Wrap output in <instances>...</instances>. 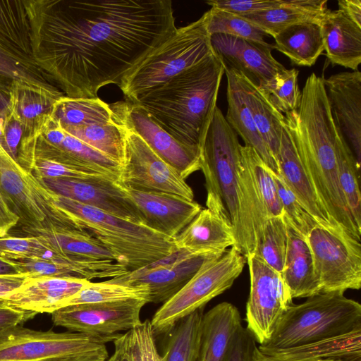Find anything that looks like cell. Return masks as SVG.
<instances>
[{"instance_id": "cell-1", "label": "cell", "mask_w": 361, "mask_h": 361, "mask_svg": "<svg viewBox=\"0 0 361 361\" xmlns=\"http://www.w3.org/2000/svg\"><path fill=\"white\" fill-rule=\"evenodd\" d=\"M36 63L69 97H97L177 30L170 0H25Z\"/></svg>"}, {"instance_id": "cell-2", "label": "cell", "mask_w": 361, "mask_h": 361, "mask_svg": "<svg viewBox=\"0 0 361 361\" xmlns=\"http://www.w3.org/2000/svg\"><path fill=\"white\" fill-rule=\"evenodd\" d=\"M225 65L214 52L130 102L180 142L200 148L213 116Z\"/></svg>"}, {"instance_id": "cell-3", "label": "cell", "mask_w": 361, "mask_h": 361, "mask_svg": "<svg viewBox=\"0 0 361 361\" xmlns=\"http://www.w3.org/2000/svg\"><path fill=\"white\" fill-rule=\"evenodd\" d=\"M298 154L317 195L323 200L341 193L336 157L338 128L332 118L323 78L306 80L295 111L284 114Z\"/></svg>"}, {"instance_id": "cell-4", "label": "cell", "mask_w": 361, "mask_h": 361, "mask_svg": "<svg viewBox=\"0 0 361 361\" xmlns=\"http://www.w3.org/2000/svg\"><path fill=\"white\" fill-rule=\"evenodd\" d=\"M54 203L75 226L99 240L129 271L139 269L176 250L173 239L142 224L112 215L54 193Z\"/></svg>"}, {"instance_id": "cell-5", "label": "cell", "mask_w": 361, "mask_h": 361, "mask_svg": "<svg viewBox=\"0 0 361 361\" xmlns=\"http://www.w3.org/2000/svg\"><path fill=\"white\" fill-rule=\"evenodd\" d=\"M361 327V305L344 292L320 293L290 305L261 352L301 346L339 336Z\"/></svg>"}, {"instance_id": "cell-6", "label": "cell", "mask_w": 361, "mask_h": 361, "mask_svg": "<svg viewBox=\"0 0 361 361\" xmlns=\"http://www.w3.org/2000/svg\"><path fill=\"white\" fill-rule=\"evenodd\" d=\"M214 52L203 14L195 22L177 28L173 35L126 73L118 86L126 100L133 102Z\"/></svg>"}, {"instance_id": "cell-7", "label": "cell", "mask_w": 361, "mask_h": 361, "mask_svg": "<svg viewBox=\"0 0 361 361\" xmlns=\"http://www.w3.org/2000/svg\"><path fill=\"white\" fill-rule=\"evenodd\" d=\"M241 145L216 106L200 146V170L205 179L207 208L235 231L238 224V178Z\"/></svg>"}, {"instance_id": "cell-8", "label": "cell", "mask_w": 361, "mask_h": 361, "mask_svg": "<svg viewBox=\"0 0 361 361\" xmlns=\"http://www.w3.org/2000/svg\"><path fill=\"white\" fill-rule=\"evenodd\" d=\"M238 178V224L235 247L246 258L254 254L266 221L283 216L272 171L252 147H240Z\"/></svg>"}, {"instance_id": "cell-9", "label": "cell", "mask_w": 361, "mask_h": 361, "mask_svg": "<svg viewBox=\"0 0 361 361\" xmlns=\"http://www.w3.org/2000/svg\"><path fill=\"white\" fill-rule=\"evenodd\" d=\"M0 195L18 217V225L30 236L53 230H79L63 210L56 207L54 193L41 179L14 160L1 143Z\"/></svg>"}, {"instance_id": "cell-10", "label": "cell", "mask_w": 361, "mask_h": 361, "mask_svg": "<svg viewBox=\"0 0 361 361\" xmlns=\"http://www.w3.org/2000/svg\"><path fill=\"white\" fill-rule=\"evenodd\" d=\"M246 258L236 247L204 262L189 281L162 304L150 320L154 336L166 334L184 317L229 289L240 276Z\"/></svg>"}, {"instance_id": "cell-11", "label": "cell", "mask_w": 361, "mask_h": 361, "mask_svg": "<svg viewBox=\"0 0 361 361\" xmlns=\"http://www.w3.org/2000/svg\"><path fill=\"white\" fill-rule=\"evenodd\" d=\"M121 334L36 331L16 325L0 331V361H60L106 348Z\"/></svg>"}, {"instance_id": "cell-12", "label": "cell", "mask_w": 361, "mask_h": 361, "mask_svg": "<svg viewBox=\"0 0 361 361\" xmlns=\"http://www.w3.org/2000/svg\"><path fill=\"white\" fill-rule=\"evenodd\" d=\"M322 293L361 287L360 240L336 226L317 224L308 233Z\"/></svg>"}, {"instance_id": "cell-13", "label": "cell", "mask_w": 361, "mask_h": 361, "mask_svg": "<svg viewBox=\"0 0 361 361\" xmlns=\"http://www.w3.org/2000/svg\"><path fill=\"white\" fill-rule=\"evenodd\" d=\"M250 289L246 304V329L259 345L267 343L293 298L281 274L254 254L246 257Z\"/></svg>"}, {"instance_id": "cell-14", "label": "cell", "mask_w": 361, "mask_h": 361, "mask_svg": "<svg viewBox=\"0 0 361 361\" xmlns=\"http://www.w3.org/2000/svg\"><path fill=\"white\" fill-rule=\"evenodd\" d=\"M122 126L125 134L124 154L118 182L129 189L168 193L194 200L193 191L185 180L137 133Z\"/></svg>"}, {"instance_id": "cell-15", "label": "cell", "mask_w": 361, "mask_h": 361, "mask_svg": "<svg viewBox=\"0 0 361 361\" xmlns=\"http://www.w3.org/2000/svg\"><path fill=\"white\" fill-rule=\"evenodd\" d=\"M32 142L34 160L47 159L87 173L119 180L121 164L66 131L51 114L39 123Z\"/></svg>"}, {"instance_id": "cell-16", "label": "cell", "mask_w": 361, "mask_h": 361, "mask_svg": "<svg viewBox=\"0 0 361 361\" xmlns=\"http://www.w3.org/2000/svg\"><path fill=\"white\" fill-rule=\"evenodd\" d=\"M117 121L137 133L185 180L200 170V148L185 145L163 130L141 106L125 100L110 104Z\"/></svg>"}, {"instance_id": "cell-17", "label": "cell", "mask_w": 361, "mask_h": 361, "mask_svg": "<svg viewBox=\"0 0 361 361\" xmlns=\"http://www.w3.org/2000/svg\"><path fill=\"white\" fill-rule=\"evenodd\" d=\"M147 303L145 300L132 299L71 305L51 313V319L55 325L73 332L111 336L139 324L140 311Z\"/></svg>"}, {"instance_id": "cell-18", "label": "cell", "mask_w": 361, "mask_h": 361, "mask_svg": "<svg viewBox=\"0 0 361 361\" xmlns=\"http://www.w3.org/2000/svg\"><path fill=\"white\" fill-rule=\"evenodd\" d=\"M42 180L56 195L132 222L145 224L140 212L118 181L106 177L45 178Z\"/></svg>"}, {"instance_id": "cell-19", "label": "cell", "mask_w": 361, "mask_h": 361, "mask_svg": "<svg viewBox=\"0 0 361 361\" xmlns=\"http://www.w3.org/2000/svg\"><path fill=\"white\" fill-rule=\"evenodd\" d=\"M334 123L361 165V72L336 73L323 78Z\"/></svg>"}, {"instance_id": "cell-20", "label": "cell", "mask_w": 361, "mask_h": 361, "mask_svg": "<svg viewBox=\"0 0 361 361\" xmlns=\"http://www.w3.org/2000/svg\"><path fill=\"white\" fill-rule=\"evenodd\" d=\"M214 52L224 65L240 71L259 87L269 83L286 68L271 54L273 45L230 35L210 36Z\"/></svg>"}, {"instance_id": "cell-21", "label": "cell", "mask_w": 361, "mask_h": 361, "mask_svg": "<svg viewBox=\"0 0 361 361\" xmlns=\"http://www.w3.org/2000/svg\"><path fill=\"white\" fill-rule=\"evenodd\" d=\"M123 188L140 212L145 225L173 239L202 209L195 200L178 195Z\"/></svg>"}, {"instance_id": "cell-22", "label": "cell", "mask_w": 361, "mask_h": 361, "mask_svg": "<svg viewBox=\"0 0 361 361\" xmlns=\"http://www.w3.org/2000/svg\"><path fill=\"white\" fill-rule=\"evenodd\" d=\"M218 254L221 253L194 255L164 267L145 266L106 281L113 283L145 286L149 293V302L164 303L189 281L205 260Z\"/></svg>"}, {"instance_id": "cell-23", "label": "cell", "mask_w": 361, "mask_h": 361, "mask_svg": "<svg viewBox=\"0 0 361 361\" xmlns=\"http://www.w3.org/2000/svg\"><path fill=\"white\" fill-rule=\"evenodd\" d=\"M90 281L75 277H28L4 298L7 305L33 313H53Z\"/></svg>"}, {"instance_id": "cell-24", "label": "cell", "mask_w": 361, "mask_h": 361, "mask_svg": "<svg viewBox=\"0 0 361 361\" xmlns=\"http://www.w3.org/2000/svg\"><path fill=\"white\" fill-rule=\"evenodd\" d=\"M320 27L329 61L357 71L361 63V27L338 9L329 10Z\"/></svg>"}, {"instance_id": "cell-25", "label": "cell", "mask_w": 361, "mask_h": 361, "mask_svg": "<svg viewBox=\"0 0 361 361\" xmlns=\"http://www.w3.org/2000/svg\"><path fill=\"white\" fill-rule=\"evenodd\" d=\"M173 243L177 249L209 255L226 252L235 246V239L232 226L206 208L173 238Z\"/></svg>"}, {"instance_id": "cell-26", "label": "cell", "mask_w": 361, "mask_h": 361, "mask_svg": "<svg viewBox=\"0 0 361 361\" xmlns=\"http://www.w3.org/2000/svg\"><path fill=\"white\" fill-rule=\"evenodd\" d=\"M277 163L279 175L317 223L326 226H336L332 223L319 202L285 123L277 155Z\"/></svg>"}, {"instance_id": "cell-27", "label": "cell", "mask_w": 361, "mask_h": 361, "mask_svg": "<svg viewBox=\"0 0 361 361\" xmlns=\"http://www.w3.org/2000/svg\"><path fill=\"white\" fill-rule=\"evenodd\" d=\"M288 233L282 277L292 298H309L322 293L307 238L283 217Z\"/></svg>"}, {"instance_id": "cell-28", "label": "cell", "mask_w": 361, "mask_h": 361, "mask_svg": "<svg viewBox=\"0 0 361 361\" xmlns=\"http://www.w3.org/2000/svg\"><path fill=\"white\" fill-rule=\"evenodd\" d=\"M10 260L20 274L29 277H75L90 281L94 279H111L129 271L125 266L111 260L85 258L68 261L38 259Z\"/></svg>"}, {"instance_id": "cell-29", "label": "cell", "mask_w": 361, "mask_h": 361, "mask_svg": "<svg viewBox=\"0 0 361 361\" xmlns=\"http://www.w3.org/2000/svg\"><path fill=\"white\" fill-rule=\"evenodd\" d=\"M240 326V312L228 302L219 303L204 314L197 361H224Z\"/></svg>"}, {"instance_id": "cell-30", "label": "cell", "mask_w": 361, "mask_h": 361, "mask_svg": "<svg viewBox=\"0 0 361 361\" xmlns=\"http://www.w3.org/2000/svg\"><path fill=\"white\" fill-rule=\"evenodd\" d=\"M227 78L228 110L226 120L243 140L245 146L254 149L265 164L279 175L278 164L255 124L235 70L225 66Z\"/></svg>"}, {"instance_id": "cell-31", "label": "cell", "mask_w": 361, "mask_h": 361, "mask_svg": "<svg viewBox=\"0 0 361 361\" xmlns=\"http://www.w3.org/2000/svg\"><path fill=\"white\" fill-rule=\"evenodd\" d=\"M64 95L60 90H50L21 80H13L11 111L24 127L23 148L30 143L38 124L51 114L54 104Z\"/></svg>"}, {"instance_id": "cell-32", "label": "cell", "mask_w": 361, "mask_h": 361, "mask_svg": "<svg viewBox=\"0 0 361 361\" xmlns=\"http://www.w3.org/2000/svg\"><path fill=\"white\" fill-rule=\"evenodd\" d=\"M326 0H283L276 8L242 16L273 37L294 24L315 22L320 24L329 10Z\"/></svg>"}, {"instance_id": "cell-33", "label": "cell", "mask_w": 361, "mask_h": 361, "mask_svg": "<svg viewBox=\"0 0 361 361\" xmlns=\"http://www.w3.org/2000/svg\"><path fill=\"white\" fill-rule=\"evenodd\" d=\"M235 70L257 129L277 162L284 115L271 104L257 84L240 71Z\"/></svg>"}, {"instance_id": "cell-34", "label": "cell", "mask_w": 361, "mask_h": 361, "mask_svg": "<svg viewBox=\"0 0 361 361\" xmlns=\"http://www.w3.org/2000/svg\"><path fill=\"white\" fill-rule=\"evenodd\" d=\"M262 353L288 360L339 359L344 361H361V327L339 336L310 344Z\"/></svg>"}, {"instance_id": "cell-35", "label": "cell", "mask_w": 361, "mask_h": 361, "mask_svg": "<svg viewBox=\"0 0 361 361\" xmlns=\"http://www.w3.org/2000/svg\"><path fill=\"white\" fill-rule=\"evenodd\" d=\"M276 49L297 66H313L324 51L320 24L305 22L292 25L274 37Z\"/></svg>"}, {"instance_id": "cell-36", "label": "cell", "mask_w": 361, "mask_h": 361, "mask_svg": "<svg viewBox=\"0 0 361 361\" xmlns=\"http://www.w3.org/2000/svg\"><path fill=\"white\" fill-rule=\"evenodd\" d=\"M0 75L50 90H60L35 62L32 50L10 38L0 28Z\"/></svg>"}, {"instance_id": "cell-37", "label": "cell", "mask_w": 361, "mask_h": 361, "mask_svg": "<svg viewBox=\"0 0 361 361\" xmlns=\"http://www.w3.org/2000/svg\"><path fill=\"white\" fill-rule=\"evenodd\" d=\"M51 116L62 126H85L114 121L110 104L98 97L75 98L64 95L54 104Z\"/></svg>"}, {"instance_id": "cell-38", "label": "cell", "mask_w": 361, "mask_h": 361, "mask_svg": "<svg viewBox=\"0 0 361 361\" xmlns=\"http://www.w3.org/2000/svg\"><path fill=\"white\" fill-rule=\"evenodd\" d=\"M37 237L53 250L68 256L118 262L114 253L85 231L53 230Z\"/></svg>"}, {"instance_id": "cell-39", "label": "cell", "mask_w": 361, "mask_h": 361, "mask_svg": "<svg viewBox=\"0 0 361 361\" xmlns=\"http://www.w3.org/2000/svg\"><path fill=\"white\" fill-rule=\"evenodd\" d=\"M204 308L184 317L166 334L163 361H197Z\"/></svg>"}, {"instance_id": "cell-40", "label": "cell", "mask_w": 361, "mask_h": 361, "mask_svg": "<svg viewBox=\"0 0 361 361\" xmlns=\"http://www.w3.org/2000/svg\"><path fill=\"white\" fill-rule=\"evenodd\" d=\"M336 157L341 189L354 222L361 231L360 168L338 129L336 137Z\"/></svg>"}, {"instance_id": "cell-41", "label": "cell", "mask_w": 361, "mask_h": 361, "mask_svg": "<svg viewBox=\"0 0 361 361\" xmlns=\"http://www.w3.org/2000/svg\"><path fill=\"white\" fill-rule=\"evenodd\" d=\"M61 126L90 147L119 164H122L125 134L123 127L117 121L115 116L114 122L106 124Z\"/></svg>"}, {"instance_id": "cell-42", "label": "cell", "mask_w": 361, "mask_h": 361, "mask_svg": "<svg viewBox=\"0 0 361 361\" xmlns=\"http://www.w3.org/2000/svg\"><path fill=\"white\" fill-rule=\"evenodd\" d=\"M132 299L145 300L149 302V293L145 286H135L90 281L79 292L67 300L62 307L84 304L111 302ZM61 307V308H62Z\"/></svg>"}, {"instance_id": "cell-43", "label": "cell", "mask_w": 361, "mask_h": 361, "mask_svg": "<svg viewBox=\"0 0 361 361\" xmlns=\"http://www.w3.org/2000/svg\"><path fill=\"white\" fill-rule=\"evenodd\" d=\"M288 233L283 216L269 219L254 253L275 271L282 274L287 250Z\"/></svg>"}, {"instance_id": "cell-44", "label": "cell", "mask_w": 361, "mask_h": 361, "mask_svg": "<svg viewBox=\"0 0 361 361\" xmlns=\"http://www.w3.org/2000/svg\"><path fill=\"white\" fill-rule=\"evenodd\" d=\"M204 14L210 36L221 34L267 44L264 37L268 35L240 16L213 7Z\"/></svg>"}, {"instance_id": "cell-45", "label": "cell", "mask_w": 361, "mask_h": 361, "mask_svg": "<svg viewBox=\"0 0 361 361\" xmlns=\"http://www.w3.org/2000/svg\"><path fill=\"white\" fill-rule=\"evenodd\" d=\"M0 257L14 260L38 259L56 261L78 258L53 250L37 236L0 238Z\"/></svg>"}, {"instance_id": "cell-46", "label": "cell", "mask_w": 361, "mask_h": 361, "mask_svg": "<svg viewBox=\"0 0 361 361\" xmlns=\"http://www.w3.org/2000/svg\"><path fill=\"white\" fill-rule=\"evenodd\" d=\"M298 71L284 70L269 83L259 87L271 104L283 115L295 111L300 104L301 92L298 84Z\"/></svg>"}, {"instance_id": "cell-47", "label": "cell", "mask_w": 361, "mask_h": 361, "mask_svg": "<svg viewBox=\"0 0 361 361\" xmlns=\"http://www.w3.org/2000/svg\"><path fill=\"white\" fill-rule=\"evenodd\" d=\"M119 340L130 361H163L149 319L121 334Z\"/></svg>"}, {"instance_id": "cell-48", "label": "cell", "mask_w": 361, "mask_h": 361, "mask_svg": "<svg viewBox=\"0 0 361 361\" xmlns=\"http://www.w3.org/2000/svg\"><path fill=\"white\" fill-rule=\"evenodd\" d=\"M283 217L302 235L307 238L310 231L318 224L286 185L281 177L274 174Z\"/></svg>"}, {"instance_id": "cell-49", "label": "cell", "mask_w": 361, "mask_h": 361, "mask_svg": "<svg viewBox=\"0 0 361 361\" xmlns=\"http://www.w3.org/2000/svg\"><path fill=\"white\" fill-rule=\"evenodd\" d=\"M32 173L41 180L45 178L90 179L95 177H104L87 173L67 165L41 159L34 160Z\"/></svg>"}, {"instance_id": "cell-50", "label": "cell", "mask_w": 361, "mask_h": 361, "mask_svg": "<svg viewBox=\"0 0 361 361\" xmlns=\"http://www.w3.org/2000/svg\"><path fill=\"white\" fill-rule=\"evenodd\" d=\"M283 0H210L207 4L240 16L255 14L279 7Z\"/></svg>"}, {"instance_id": "cell-51", "label": "cell", "mask_w": 361, "mask_h": 361, "mask_svg": "<svg viewBox=\"0 0 361 361\" xmlns=\"http://www.w3.org/2000/svg\"><path fill=\"white\" fill-rule=\"evenodd\" d=\"M24 142V127L18 117L11 111L4 122L0 143L7 153L18 162Z\"/></svg>"}, {"instance_id": "cell-52", "label": "cell", "mask_w": 361, "mask_h": 361, "mask_svg": "<svg viewBox=\"0 0 361 361\" xmlns=\"http://www.w3.org/2000/svg\"><path fill=\"white\" fill-rule=\"evenodd\" d=\"M257 348L249 331L240 326L236 331L224 361H252Z\"/></svg>"}, {"instance_id": "cell-53", "label": "cell", "mask_w": 361, "mask_h": 361, "mask_svg": "<svg viewBox=\"0 0 361 361\" xmlns=\"http://www.w3.org/2000/svg\"><path fill=\"white\" fill-rule=\"evenodd\" d=\"M35 314L33 312L18 310L9 306L0 307V331L20 325Z\"/></svg>"}, {"instance_id": "cell-54", "label": "cell", "mask_w": 361, "mask_h": 361, "mask_svg": "<svg viewBox=\"0 0 361 361\" xmlns=\"http://www.w3.org/2000/svg\"><path fill=\"white\" fill-rule=\"evenodd\" d=\"M12 82V80L0 75V137L5 120L11 114Z\"/></svg>"}, {"instance_id": "cell-55", "label": "cell", "mask_w": 361, "mask_h": 361, "mask_svg": "<svg viewBox=\"0 0 361 361\" xmlns=\"http://www.w3.org/2000/svg\"><path fill=\"white\" fill-rule=\"evenodd\" d=\"M18 221V217L11 212L0 195V238L6 236Z\"/></svg>"}, {"instance_id": "cell-56", "label": "cell", "mask_w": 361, "mask_h": 361, "mask_svg": "<svg viewBox=\"0 0 361 361\" xmlns=\"http://www.w3.org/2000/svg\"><path fill=\"white\" fill-rule=\"evenodd\" d=\"M29 276L26 274L0 276V298H4L18 288Z\"/></svg>"}, {"instance_id": "cell-57", "label": "cell", "mask_w": 361, "mask_h": 361, "mask_svg": "<svg viewBox=\"0 0 361 361\" xmlns=\"http://www.w3.org/2000/svg\"><path fill=\"white\" fill-rule=\"evenodd\" d=\"M338 10L344 13L350 19L361 27V1L340 0Z\"/></svg>"}, {"instance_id": "cell-58", "label": "cell", "mask_w": 361, "mask_h": 361, "mask_svg": "<svg viewBox=\"0 0 361 361\" xmlns=\"http://www.w3.org/2000/svg\"><path fill=\"white\" fill-rule=\"evenodd\" d=\"M106 348L101 350L60 361H106L109 358Z\"/></svg>"}, {"instance_id": "cell-59", "label": "cell", "mask_w": 361, "mask_h": 361, "mask_svg": "<svg viewBox=\"0 0 361 361\" xmlns=\"http://www.w3.org/2000/svg\"><path fill=\"white\" fill-rule=\"evenodd\" d=\"M252 361H344L339 359H319V360H288L280 359L271 355H267L259 351L258 347L256 348Z\"/></svg>"}, {"instance_id": "cell-60", "label": "cell", "mask_w": 361, "mask_h": 361, "mask_svg": "<svg viewBox=\"0 0 361 361\" xmlns=\"http://www.w3.org/2000/svg\"><path fill=\"white\" fill-rule=\"evenodd\" d=\"M22 274L10 259L0 257V276Z\"/></svg>"}, {"instance_id": "cell-61", "label": "cell", "mask_w": 361, "mask_h": 361, "mask_svg": "<svg viewBox=\"0 0 361 361\" xmlns=\"http://www.w3.org/2000/svg\"><path fill=\"white\" fill-rule=\"evenodd\" d=\"M119 336L113 342L114 344V346L116 347L119 351V355H118L117 361H130L129 357H128V355L126 354V353L123 350L122 344L119 340Z\"/></svg>"}, {"instance_id": "cell-62", "label": "cell", "mask_w": 361, "mask_h": 361, "mask_svg": "<svg viewBox=\"0 0 361 361\" xmlns=\"http://www.w3.org/2000/svg\"><path fill=\"white\" fill-rule=\"evenodd\" d=\"M119 355L118 349L114 346V352L106 361H117Z\"/></svg>"}, {"instance_id": "cell-63", "label": "cell", "mask_w": 361, "mask_h": 361, "mask_svg": "<svg viewBox=\"0 0 361 361\" xmlns=\"http://www.w3.org/2000/svg\"><path fill=\"white\" fill-rule=\"evenodd\" d=\"M8 306L6 300L4 298H0V307Z\"/></svg>"}]
</instances>
